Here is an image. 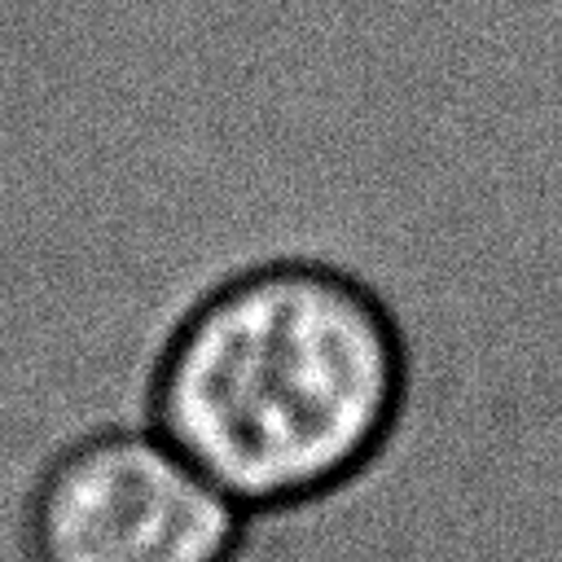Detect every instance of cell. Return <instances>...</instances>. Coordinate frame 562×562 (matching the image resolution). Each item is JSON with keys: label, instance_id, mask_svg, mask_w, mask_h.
<instances>
[{"label": "cell", "instance_id": "obj_1", "mask_svg": "<svg viewBox=\"0 0 562 562\" xmlns=\"http://www.w3.org/2000/svg\"><path fill=\"white\" fill-rule=\"evenodd\" d=\"M408 386L391 307L325 263L215 285L167 338L154 430L241 509H294L364 474Z\"/></svg>", "mask_w": 562, "mask_h": 562}, {"label": "cell", "instance_id": "obj_2", "mask_svg": "<svg viewBox=\"0 0 562 562\" xmlns=\"http://www.w3.org/2000/svg\"><path fill=\"white\" fill-rule=\"evenodd\" d=\"M246 509L158 430L66 448L31 492L26 562H233Z\"/></svg>", "mask_w": 562, "mask_h": 562}]
</instances>
